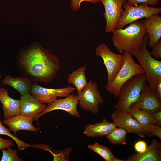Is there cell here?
Masks as SVG:
<instances>
[{
    "label": "cell",
    "instance_id": "d590c367",
    "mask_svg": "<svg viewBox=\"0 0 161 161\" xmlns=\"http://www.w3.org/2000/svg\"><path fill=\"white\" fill-rule=\"evenodd\" d=\"M2 77L0 73V79Z\"/></svg>",
    "mask_w": 161,
    "mask_h": 161
},
{
    "label": "cell",
    "instance_id": "9a60e30c",
    "mask_svg": "<svg viewBox=\"0 0 161 161\" xmlns=\"http://www.w3.org/2000/svg\"><path fill=\"white\" fill-rule=\"evenodd\" d=\"M147 33L148 45L152 48L161 37V18L159 14H153L145 18L143 21Z\"/></svg>",
    "mask_w": 161,
    "mask_h": 161
},
{
    "label": "cell",
    "instance_id": "4fadbf2b",
    "mask_svg": "<svg viewBox=\"0 0 161 161\" xmlns=\"http://www.w3.org/2000/svg\"><path fill=\"white\" fill-rule=\"evenodd\" d=\"M111 117L113 122L117 127L124 128L129 133H134L143 138L145 137L147 134L137 121L131 117L128 111L117 112L115 111Z\"/></svg>",
    "mask_w": 161,
    "mask_h": 161
},
{
    "label": "cell",
    "instance_id": "ffe728a7",
    "mask_svg": "<svg viewBox=\"0 0 161 161\" xmlns=\"http://www.w3.org/2000/svg\"><path fill=\"white\" fill-rule=\"evenodd\" d=\"M2 82L16 89L21 96L29 93L33 83L29 79L22 76L14 77L10 75L6 76Z\"/></svg>",
    "mask_w": 161,
    "mask_h": 161
},
{
    "label": "cell",
    "instance_id": "e575fe53",
    "mask_svg": "<svg viewBox=\"0 0 161 161\" xmlns=\"http://www.w3.org/2000/svg\"><path fill=\"white\" fill-rule=\"evenodd\" d=\"M112 161H126V160L118 159L114 157Z\"/></svg>",
    "mask_w": 161,
    "mask_h": 161
},
{
    "label": "cell",
    "instance_id": "7a4b0ae2",
    "mask_svg": "<svg viewBox=\"0 0 161 161\" xmlns=\"http://www.w3.org/2000/svg\"><path fill=\"white\" fill-rule=\"evenodd\" d=\"M125 29H115L112 32L114 46L121 54L131 52L142 46L144 37L146 34L143 22L138 20L129 24Z\"/></svg>",
    "mask_w": 161,
    "mask_h": 161
},
{
    "label": "cell",
    "instance_id": "f546056e",
    "mask_svg": "<svg viewBox=\"0 0 161 161\" xmlns=\"http://www.w3.org/2000/svg\"><path fill=\"white\" fill-rule=\"evenodd\" d=\"M146 142L143 140H139L137 142L134 144V147L135 151L138 153L144 152L147 148Z\"/></svg>",
    "mask_w": 161,
    "mask_h": 161
},
{
    "label": "cell",
    "instance_id": "30bf717a",
    "mask_svg": "<svg viewBox=\"0 0 161 161\" xmlns=\"http://www.w3.org/2000/svg\"><path fill=\"white\" fill-rule=\"evenodd\" d=\"M152 114L161 110V100L155 90L147 83L144 86L138 100L130 107Z\"/></svg>",
    "mask_w": 161,
    "mask_h": 161
},
{
    "label": "cell",
    "instance_id": "cb8c5ba5",
    "mask_svg": "<svg viewBox=\"0 0 161 161\" xmlns=\"http://www.w3.org/2000/svg\"><path fill=\"white\" fill-rule=\"evenodd\" d=\"M87 147L100 156L106 161H112L114 157L112 152L108 148L98 143L89 145Z\"/></svg>",
    "mask_w": 161,
    "mask_h": 161
},
{
    "label": "cell",
    "instance_id": "5b68a950",
    "mask_svg": "<svg viewBox=\"0 0 161 161\" xmlns=\"http://www.w3.org/2000/svg\"><path fill=\"white\" fill-rule=\"evenodd\" d=\"M122 54L124 62L122 67L112 80L105 87L106 90L115 97H117L120 88L128 80L137 74L145 73L141 66L133 59L130 52H125Z\"/></svg>",
    "mask_w": 161,
    "mask_h": 161
},
{
    "label": "cell",
    "instance_id": "44dd1931",
    "mask_svg": "<svg viewBox=\"0 0 161 161\" xmlns=\"http://www.w3.org/2000/svg\"><path fill=\"white\" fill-rule=\"evenodd\" d=\"M128 112L147 134L151 132L156 123L155 120L151 114L132 107L129 108Z\"/></svg>",
    "mask_w": 161,
    "mask_h": 161
},
{
    "label": "cell",
    "instance_id": "52a82bcc",
    "mask_svg": "<svg viewBox=\"0 0 161 161\" xmlns=\"http://www.w3.org/2000/svg\"><path fill=\"white\" fill-rule=\"evenodd\" d=\"M124 9L116 29L123 28L127 24L139 19L161 13V7H152L146 4L140 5L130 6L125 1L123 5Z\"/></svg>",
    "mask_w": 161,
    "mask_h": 161
},
{
    "label": "cell",
    "instance_id": "8fae6325",
    "mask_svg": "<svg viewBox=\"0 0 161 161\" xmlns=\"http://www.w3.org/2000/svg\"><path fill=\"white\" fill-rule=\"evenodd\" d=\"M126 0H101L105 8L103 16L106 26L105 32H112L116 29L122 14L124 2Z\"/></svg>",
    "mask_w": 161,
    "mask_h": 161
},
{
    "label": "cell",
    "instance_id": "1f68e13d",
    "mask_svg": "<svg viewBox=\"0 0 161 161\" xmlns=\"http://www.w3.org/2000/svg\"><path fill=\"white\" fill-rule=\"evenodd\" d=\"M150 133L152 135L161 139V128L160 126L154 125L153 128Z\"/></svg>",
    "mask_w": 161,
    "mask_h": 161
},
{
    "label": "cell",
    "instance_id": "277c9868",
    "mask_svg": "<svg viewBox=\"0 0 161 161\" xmlns=\"http://www.w3.org/2000/svg\"><path fill=\"white\" fill-rule=\"evenodd\" d=\"M148 83L145 73L133 77L126 81L120 89L115 105V111L127 112L131 106L139 98L144 86Z\"/></svg>",
    "mask_w": 161,
    "mask_h": 161
},
{
    "label": "cell",
    "instance_id": "f1b7e54d",
    "mask_svg": "<svg viewBox=\"0 0 161 161\" xmlns=\"http://www.w3.org/2000/svg\"><path fill=\"white\" fill-rule=\"evenodd\" d=\"M84 1L95 3L101 1V0H72L70 4L71 9L74 11H78L80 8L81 3Z\"/></svg>",
    "mask_w": 161,
    "mask_h": 161
},
{
    "label": "cell",
    "instance_id": "d6a6232c",
    "mask_svg": "<svg viewBox=\"0 0 161 161\" xmlns=\"http://www.w3.org/2000/svg\"><path fill=\"white\" fill-rule=\"evenodd\" d=\"M151 114L152 115L155 120V124H157L161 126V110L157 111Z\"/></svg>",
    "mask_w": 161,
    "mask_h": 161
},
{
    "label": "cell",
    "instance_id": "2e32d148",
    "mask_svg": "<svg viewBox=\"0 0 161 161\" xmlns=\"http://www.w3.org/2000/svg\"><path fill=\"white\" fill-rule=\"evenodd\" d=\"M34 118L20 114L14 117L5 119L2 123L8 127L10 131H13L15 134L17 131L24 130L33 132H37L38 129L32 124Z\"/></svg>",
    "mask_w": 161,
    "mask_h": 161
},
{
    "label": "cell",
    "instance_id": "ba28073f",
    "mask_svg": "<svg viewBox=\"0 0 161 161\" xmlns=\"http://www.w3.org/2000/svg\"><path fill=\"white\" fill-rule=\"evenodd\" d=\"M96 56L103 59L104 64L107 73V83L111 82L114 79L123 64V55L114 53L104 43L100 44L95 49Z\"/></svg>",
    "mask_w": 161,
    "mask_h": 161
},
{
    "label": "cell",
    "instance_id": "836d02e7",
    "mask_svg": "<svg viewBox=\"0 0 161 161\" xmlns=\"http://www.w3.org/2000/svg\"><path fill=\"white\" fill-rule=\"evenodd\" d=\"M155 91L160 100H161V80L158 82L156 86Z\"/></svg>",
    "mask_w": 161,
    "mask_h": 161
},
{
    "label": "cell",
    "instance_id": "7402d4cb",
    "mask_svg": "<svg viewBox=\"0 0 161 161\" xmlns=\"http://www.w3.org/2000/svg\"><path fill=\"white\" fill-rule=\"evenodd\" d=\"M86 67H80L73 70L69 74L67 79L68 83L73 85L78 92H81L88 84L86 75Z\"/></svg>",
    "mask_w": 161,
    "mask_h": 161
},
{
    "label": "cell",
    "instance_id": "5bb4252c",
    "mask_svg": "<svg viewBox=\"0 0 161 161\" xmlns=\"http://www.w3.org/2000/svg\"><path fill=\"white\" fill-rule=\"evenodd\" d=\"M20 114L32 117L35 120L38 116L46 108L47 106L28 93L21 96Z\"/></svg>",
    "mask_w": 161,
    "mask_h": 161
},
{
    "label": "cell",
    "instance_id": "3957f363",
    "mask_svg": "<svg viewBox=\"0 0 161 161\" xmlns=\"http://www.w3.org/2000/svg\"><path fill=\"white\" fill-rule=\"evenodd\" d=\"M148 38V35H145L142 47L131 51L132 55L137 59L143 69L148 84L155 90L156 86L161 80V62L154 58L147 48Z\"/></svg>",
    "mask_w": 161,
    "mask_h": 161
},
{
    "label": "cell",
    "instance_id": "6da1fadb",
    "mask_svg": "<svg viewBox=\"0 0 161 161\" xmlns=\"http://www.w3.org/2000/svg\"><path fill=\"white\" fill-rule=\"evenodd\" d=\"M16 64L22 76L33 82L52 81L60 68L57 57L37 43L21 49L17 56Z\"/></svg>",
    "mask_w": 161,
    "mask_h": 161
},
{
    "label": "cell",
    "instance_id": "4316f807",
    "mask_svg": "<svg viewBox=\"0 0 161 161\" xmlns=\"http://www.w3.org/2000/svg\"><path fill=\"white\" fill-rule=\"evenodd\" d=\"M127 4L130 6H136L140 3L146 4L154 6L158 4L159 1L157 0H127Z\"/></svg>",
    "mask_w": 161,
    "mask_h": 161
},
{
    "label": "cell",
    "instance_id": "e0dca14e",
    "mask_svg": "<svg viewBox=\"0 0 161 161\" xmlns=\"http://www.w3.org/2000/svg\"><path fill=\"white\" fill-rule=\"evenodd\" d=\"M161 143L154 139L143 153L133 154L126 161H161Z\"/></svg>",
    "mask_w": 161,
    "mask_h": 161
},
{
    "label": "cell",
    "instance_id": "d6986e66",
    "mask_svg": "<svg viewBox=\"0 0 161 161\" xmlns=\"http://www.w3.org/2000/svg\"><path fill=\"white\" fill-rule=\"evenodd\" d=\"M117 127L113 122L110 123L105 118L100 122L86 125L83 133L88 137H102L106 136Z\"/></svg>",
    "mask_w": 161,
    "mask_h": 161
},
{
    "label": "cell",
    "instance_id": "83f0119b",
    "mask_svg": "<svg viewBox=\"0 0 161 161\" xmlns=\"http://www.w3.org/2000/svg\"><path fill=\"white\" fill-rule=\"evenodd\" d=\"M151 54L157 60L161 58V40L160 39L152 48Z\"/></svg>",
    "mask_w": 161,
    "mask_h": 161
},
{
    "label": "cell",
    "instance_id": "484cf974",
    "mask_svg": "<svg viewBox=\"0 0 161 161\" xmlns=\"http://www.w3.org/2000/svg\"><path fill=\"white\" fill-rule=\"evenodd\" d=\"M3 149L1 150L2 152V156L1 161H21L23 160L17 155L18 151L16 150H13L10 147Z\"/></svg>",
    "mask_w": 161,
    "mask_h": 161
},
{
    "label": "cell",
    "instance_id": "8d00e7d4",
    "mask_svg": "<svg viewBox=\"0 0 161 161\" xmlns=\"http://www.w3.org/2000/svg\"><path fill=\"white\" fill-rule=\"evenodd\" d=\"M158 0V1H161V0Z\"/></svg>",
    "mask_w": 161,
    "mask_h": 161
},
{
    "label": "cell",
    "instance_id": "8992f818",
    "mask_svg": "<svg viewBox=\"0 0 161 161\" xmlns=\"http://www.w3.org/2000/svg\"><path fill=\"white\" fill-rule=\"evenodd\" d=\"M77 95L80 107L94 114L98 113L99 105L104 102L98 89L97 83L91 80L89 81L81 92L77 93Z\"/></svg>",
    "mask_w": 161,
    "mask_h": 161
},
{
    "label": "cell",
    "instance_id": "d4e9b609",
    "mask_svg": "<svg viewBox=\"0 0 161 161\" xmlns=\"http://www.w3.org/2000/svg\"><path fill=\"white\" fill-rule=\"evenodd\" d=\"M0 135H6L11 138L16 143L18 150H22L31 147L32 145L24 142L12 134L10 131L3 124L0 118Z\"/></svg>",
    "mask_w": 161,
    "mask_h": 161
},
{
    "label": "cell",
    "instance_id": "603a6c76",
    "mask_svg": "<svg viewBox=\"0 0 161 161\" xmlns=\"http://www.w3.org/2000/svg\"><path fill=\"white\" fill-rule=\"evenodd\" d=\"M128 133L125 129L118 127L106 136L111 144L126 145L127 143V136Z\"/></svg>",
    "mask_w": 161,
    "mask_h": 161
},
{
    "label": "cell",
    "instance_id": "9c48e42d",
    "mask_svg": "<svg viewBox=\"0 0 161 161\" xmlns=\"http://www.w3.org/2000/svg\"><path fill=\"white\" fill-rule=\"evenodd\" d=\"M75 87L67 86L57 89H50L41 87L37 82H33L29 93L43 103H50L57 97H66L73 93Z\"/></svg>",
    "mask_w": 161,
    "mask_h": 161
},
{
    "label": "cell",
    "instance_id": "4dcf8cb0",
    "mask_svg": "<svg viewBox=\"0 0 161 161\" xmlns=\"http://www.w3.org/2000/svg\"><path fill=\"white\" fill-rule=\"evenodd\" d=\"M14 145L13 141L10 139H5L0 137V150L7 148Z\"/></svg>",
    "mask_w": 161,
    "mask_h": 161
},
{
    "label": "cell",
    "instance_id": "ac0fdd59",
    "mask_svg": "<svg viewBox=\"0 0 161 161\" xmlns=\"http://www.w3.org/2000/svg\"><path fill=\"white\" fill-rule=\"evenodd\" d=\"M0 101L2 104L4 119L20 114V100L12 98L9 95L8 90L3 87L0 88Z\"/></svg>",
    "mask_w": 161,
    "mask_h": 161
},
{
    "label": "cell",
    "instance_id": "7c38bea8",
    "mask_svg": "<svg viewBox=\"0 0 161 161\" xmlns=\"http://www.w3.org/2000/svg\"><path fill=\"white\" fill-rule=\"evenodd\" d=\"M78 103L77 94L73 92L64 98L57 99L53 102L48 104L43 112L38 116L35 120L37 121L40 117L46 113L57 110L65 111L73 117L80 118L81 116L77 109Z\"/></svg>",
    "mask_w": 161,
    "mask_h": 161
}]
</instances>
